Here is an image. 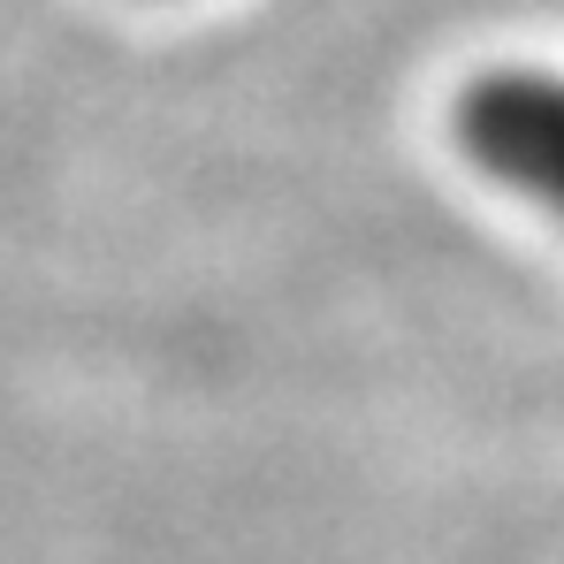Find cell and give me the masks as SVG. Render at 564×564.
<instances>
[{"label": "cell", "mask_w": 564, "mask_h": 564, "mask_svg": "<svg viewBox=\"0 0 564 564\" xmlns=\"http://www.w3.org/2000/svg\"><path fill=\"white\" fill-rule=\"evenodd\" d=\"M458 153L564 221V69H488L451 107Z\"/></svg>", "instance_id": "cell-1"}]
</instances>
